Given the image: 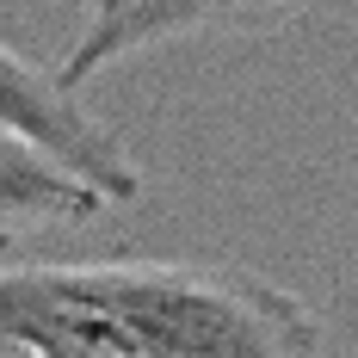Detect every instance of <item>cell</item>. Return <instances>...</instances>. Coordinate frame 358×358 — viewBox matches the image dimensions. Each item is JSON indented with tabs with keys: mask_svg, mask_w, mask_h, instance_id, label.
<instances>
[{
	"mask_svg": "<svg viewBox=\"0 0 358 358\" xmlns=\"http://www.w3.org/2000/svg\"><path fill=\"white\" fill-rule=\"evenodd\" d=\"M0 352L322 358V315L216 259H0Z\"/></svg>",
	"mask_w": 358,
	"mask_h": 358,
	"instance_id": "obj_1",
	"label": "cell"
},
{
	"mask_svg": "<svg viewBox=\"0 0 358 358\" xmlns=\"http://www.w3.org/2000/svg\"><path fill=\"white\" fill-rule=\"evenodd\" d=\"M296 6L303 0H93L56 62V80L80 93L87 80L124 69L143 50L185 43L204 31H253V25H272Z\"/></svg>",
	"mask_w": 358,
	"mask_h": 358,
	"instance_id": "obj_2",
	"label": "cell"
},
{
	"mask_svg": "<svg viewBox=\"0 0 358 358\" xmlns=\"http://www.w3.org/2000/svg\"><path fill=\"white\" fill-rule=\"evenodd\" d=\"M0 124L31 136L37 148L62 155L74 173H87L111 204H136L143 198V167L130 161L124 136H111L106 117L80 106V93L56 80V69H37L19 50L0 43Z\"/></svg>",
	"mask_w": 358,
	"mask_h": 358,
	"instance_id": "obj_3",
	"label": "cell"
},
{
	"mask_svg": "<svg viewBox=\"0 0 358 358\" xmlns=\"http://www.w3.org/2000/svg\"><path fill=\"white\" fill-rule=\"evenodd\" d=\"M117 210L87 173H74L62 155L37 148L31 136L0 124V253L50 235V229H80Z\"/></svg>",
	"mask_w": 358,
	"mask_h": 358,
	"instance_id": "obj_4",
	"label": "cell"
},
{
	"mask_svg": "<svg viewBox=\"0 0 358 358\" xmlns=\"http://www.w3.org/2000/svg\"><path fill=\"white\" fill-rule=\"evenodd\" d=\"M0 358H19V352H0Z\"/></svg>",
	"mask_w": 358,
	"mask_h": 358,
	"instance_id": "obj_5",
	"label": "cell"
}]
</instances>
